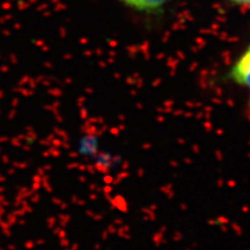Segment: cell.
<instances>
[{
	"label": "cell",
	"mask_w": 250,
	"mask_h": 250,
	"mask_svg": "<svg viewBox=\"0 0 250 250\" xmlns=\"http://www.w3.org/2000/svg\"><path fill=\"white\" fill-rule=\"evenodd\" d=\"M230 78L237 85L250 88V46L236 60L230 71Z\"/></svg>",
	"instance_id": "cell-1"
},
{
	"label": "cell",
	"mask_w": 250,
	"mask_h": 250,
	"mask_svg": "<svg viewBox=\"0 0 250 250\" xmlns=\"http://www.w3.org/2000/svg\"><path fill=\"white\" fill-rule=\"evenodd\" d=\"M129 6L140 11H148L161 7L168 0H123Z\"/></svg>",
	"instance_id": "cell-2"
},
{
	"label": "cell",
	"mask_w": 250,
	"mask_h": 250,
	"mask_svg": "<svg viewBox=\"0 0 250 250\" xmlns=\"http://www.w3.org/2000/svg\"><path fill=\"white\" fill-rule=\"evenodd\" d=\"M236 4H250V0H232Z\"/></svg>",
	"instance_id": "cell-3"
}]
</instances>
